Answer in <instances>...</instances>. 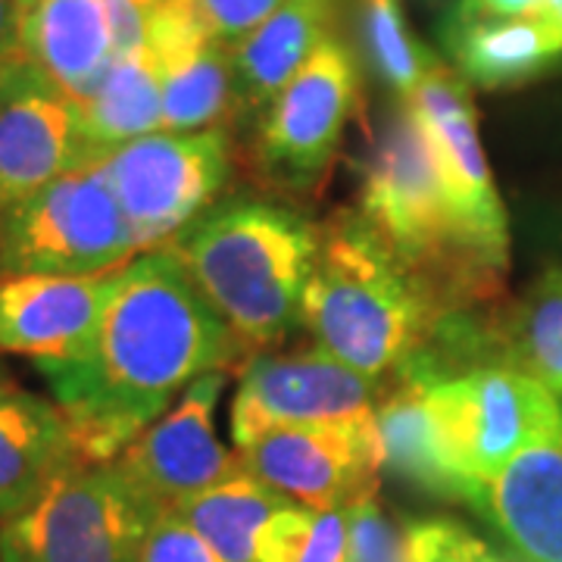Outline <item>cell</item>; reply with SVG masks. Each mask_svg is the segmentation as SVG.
I'll use <instances>...</instances> for the list:
<instances>
[{
	"mask_svg": "<svg viewBox=\"0 0 562 562\" xmlns=\"http://www.w3.org/2000/svg\"><path fill=\"white\" fill-rule=\"evenodd\" d=\"M384 384L335 360L322 347L254 353L241 362V382L232 401V441L241 450L269 428L357 416L379 403Z\"/></svg>",
	"mask_w": 562,
	"mask_h": 562,
	"instance_id": "obj_12",
	"label": "cell"
},
{
	"mask_svg": "<svg viewBox=\"0 0 562 562\" xmlns=\"http://www.w3.org/2000/svg\"><path fill=\"white\" fill-rule=\"evenodd\" d=\"M294 562H347V509H316Z\"/></svg>",
	"mask_w": 562,
	"mask_h": 562,
	"instance_id": "obj_30",
	"label": "cell"
},
{
	"mask_svg": "<svg viewBox=\"0 0 562 562\" xmlns=\"http://www.w3.org/2000/svg\"><path fill=\"white\" fill-rule=\"evenodd\" d=\"M375 425L382 438L384 472L438 501L469 503L475 509L479 491L462 479L447 453L428 379L397 375L384 384L375 403Z\"/></svg>",
	"mask_w": 562,
	"mask_h": 562,
	"instance_id": "obj_20",
	"label": "cell"
},
{
	"mask_svg": "<svg viewBox=\"0 0 562 562\" xmlns=\"http://www.w3.org/2000/svg\"><path fill=\"white\" fill-rule=\"evenodd\" d=\"M291 497L260 482L244 465L238 475L203 491L191 501L172 506L203 541L216 550L222 562H257V538Z\"/></svg>",
	"mask_w": 562,
	"mask_h": 562,
	"instance_id": "obj_24",
	"label": "cell"
},
{
	"mask_svg": "<svg viewBox=\"0 0 562 562\" xmlns=\"http://www.w3.org/2000/svg\"><path fill=\"white\" fill-rule=\"evenodd\" d=\"M460 7L484 16H528L547 13V0H460Z\"/></svg>",
	"mask_w": 562,
	"mask_h": 562,
	"instance_id": "obj_32",
	"label": "cell"
},
{
	"mask_svg": "<svg viewBox=\"0 0 562 562\" xmlns=\"http://www.w3.org/2000/svg\"><path fill=\"white\" fill-rule=\"evenodd\" d=\"M128 3H132V7H138L140 13H150V10H157V7H160L162 0H128Z\"/></svg>",
	"mask_w": 562,
	"mask_h": 562,
	"instance_id": "obj_33",
	"label": "cell"
},
{
	"mask_svg": "<svg viewBox=\"0 0 562 562\" xmlns=\"http://www.w3.org/2000/svg\"><path fill=\"white\" fill-rule=\"evenodd\" d=\"M357 213L453 313L475 310L501 291L506 272L469 235L443 184L431 135L409 103L384 122L366 160Z\"/></svg>",
	"mask_w": 562,
	"mask_h": 562,
	"instance_id": "obj_4",
	"label": "cell"
},
{
	"mask_svg": "<svg viewBox=\"0 0 562 562\" xmlns=\"http://www.w3.org/2000/svg\"><path fill=\"white\" fill-rule=\"evenodd\" d=\"M362 29L382 79L401 94L403 103L413 101L435 57L413 38L401 0H362Z\"/></svg>",
	"mask_w": 562,
	"mask_h": 562,
	"instance_id": "obj_26",
	"label": "cell"
},
{
	"mask_svg": "<svg viewBox=\"0 0 562 562\" xmlns=\"http://www.w3.org/2000/svg\"><path fill=\"white\" fill-rule=\"evenodd\" d=\"M443 47L462 79L484 91L538 79L562 60V22L553 13L484 16L457 3Z\"/></svg>",
	"mask_w": 562,
	"mask_h": 562,
	"instance_id": "obj_18",
	"label": "cell"
},
{
	"mask_svg": "<svg viewBox=\"0 0 562 562\" xmlns=\"http://www.w3.org/2000/svg\"><path fill=\"white\" fill-rule=\"evenodd\" d=\"M138 562H222L216 550L203 541L176 509H162L147 541L140 547Z\"/></svg>",
	"mask_w": 562,
	"mask_h": 562,
	"instance_id": "obj_28",
	"label": "cell"
},
{
	"mask_svg": "<svg viewBox=\"0 0 562 562\" xmlns=\"http://www.w3.org/2000/svg\"><path fill=\"white\" fill-rule=\"evenodd\" d=\"M357 103V57L344 41L328 38L260 113L254 135L257 176L269 188L294 194L319 188Z\"/></svg>",
	"mask_w": 562,
	"mask_h": 562,
	"instance_id": "obj_8",
	"label": "cell"
},
{
	"mask_svg": "<svg viewBox=\"0 0 562 562\" xmlns=\"http://www.w3.org/2000/svg\"><path fill=\"white\" fill-rule=\"evenodd\" d=\"M122 269L101 276H0V350L35 362L81 357L98 335Z\"/></svg>",
	"mask_w": 562,
	"mask_h": 562,
	"instance_id": "obj_16",
	"label": "cell"
},
{
	"mask_svg": "<svg viewBox=\"0 0 562 562\" xmlns=\"http://www.w3.org/2000/svg\"><path fill=\"white\" fill-rule=\"evenodd\" d=\"M487 553H491V550H487ZM475 562H479V560H475Z\"/></svg>",
	"mask_w": 562,
	"mask_h": 562,
	"instance_id": "obj_37",
	"label": "cell"
},
{
	"mask_svg": "<svg viewBox=\"0 0 562 562\" xmlns=\"http://www.w3.org/2000/svg\"><path fill=\"white\" fill-rule=\"evenodd\" d=\"M0 276H3V272H0Z\"/></svg>",
	"mask_w": 562,
	"mask_h": 562,
	"instance_id": "obj_39",
	"label": "cell"
},
{
	"mask_svg": "<svg viewBox=\"0 0 562 562\" xmlns=\"http://www.w3.org/2000/svg\"><path fill=\"white\" fill-rule=\"evenodd\" d=\"M79 462L57 403L0 379V525Z\"/></svg>",
	"mask_w": 562,
	"mask_h": 562,
	"instance_id": "obj_19",
	"label": "cell"
},
{
	"mask_svg": "<svg viewBox=\"0 0 562 562\" xmlns=\"http://www.w3.org/2000/svg\"><path fill=\"white\" fill-rule=\"evenodd\" d=\"M431 406L443 443L465 482L479 491L535 438L562 428V406L541 382L491 362L431 382ZM475 501V506H479Z\"/></svg>",
	"mask_w": 562,
	"mask_h": 562,
	"instance_id": "obj_9",
	"label": "cell"
},
{
	"mask_svg": "<svg viewBox=\"0 0 562 562\" xmlns=\"http://www.w3.org/2000/svg\"><path fill=\"white\" fill-rule=\"evenodd\" d=\"M138 254L101 157L0 213L3 276H101Z\"/></svg>",
	"mask_w": 562,
	"mask_h": 562,
	"instance_id": "obj_6",
	"label": "cell"
},
{
	"mask_svg": "<svg viewBox=\"0 0 562 562\" xmlns=\"http://www.w3.org/2000/svg\"><path fill=\"white\" fill-rule=\"evenodd\" d=\"M319 244L322 225L294 206L232 198L213 203L162 250L247 347H269L303 325Z\"/></svg>",
	"mask_w": 562,
	"mask_h": 562,
	"instance_id": "obj_3",
	"label": "cell"
},
{
	"mask_svg": "<svg viewBox=\"0 0 562 562\" xmlns=\"http://www.w3.org/2000/svg\"><path fill=\"white\" fill-rule=\"evenodd\" d=\"M431 135V147L441 166L450 201L465 222L469 235L497 269H509V222L501 194L491 179L484 157L479 110L472 101L469 81L453 66L438 57L428 66L413 101H406Z\"/></svg>",
	"mask_w": 562,
	"mask_h": 562,
	"instance_id": "obj_14",
	"label": "cell"
},
{
	"mask_svg": "<svg viewBox=\"0 0 562 562\" xmlns=\"http://www.w3.org/2000/svg\"><path fill=\"white\" fill-rule=\"evenodd\" d=\"M479 562H506V560H501V557H494V553H487V557H482V560Z\"/></svg>",
	"mask_w": 562,
	"mask_h": 562,
	"instance_id": "obj_36",
	"label": "cell"
},
{
	"mask_svg": "<svg viewBox=\"0 0 562 562\" xmlns=\"http://www.w3.org/2000/svg\"><path fill=\"white\" fill-rule=\"evenodd\" d=\"M247 350L181 262L147 250L122 269L88 350L35 366L79 460L98 465L120 460L194 379L241 366Z\"/></svg>",
	"mask_w": 562,
	"mask_h": 562,
	"instance_id": "obj_1",
	"label": "cell"
},
{
	"mask_svg": "<svg viewBox=\"0 0 562 562\" xmlns=\"http://www.w3.org/2000/svg\"><path fill=\"white\" fill-rule=\"evenodd\" d=\"M284 0H194L201 20L213 32V38L235 47L257 25L269 20Z\"/></svg>",
	"mask_w": 562,
	"mask_h": 562,
	"instance_id": "obj_29",
	"label": "cell"
},
{
	"mask_svg": "<svg viewBox=\"0 0 562 562\" xmlns=\"http://www.w3.org/2000/svg\"><path fill=\"white\" fill-rule=\"evenodd\" d=\"M35 3H41V0H20V7H22V10H32V7H35Z\"/></svg>",
	"mask_w": 562,
	"mask_h": 562,
	"instance_id": "obj_35",
	"label": "cell"
},
{
	"mask_svg": "<svg viewBox=\"0 0 562 562\" xmlns=\"http://www.w3.org/2000/svg\"><path fill=\"white\" fill-rule=\"evenodd\" d=\"M487 322L494 360L562 397V269H543L519 301Z\"/></svg>",
	"mask_w": 562,
	"mask_h": 562,
	"instance_id": "obj_23",
	"label": "cell"
},
{
	"mask_svg": "<svg viewBox=\"0 0 562 562\" xmlns=\"http://www.w3.org/2000/svg\"><path fill=\"white\" fill-rule=\"evenodd\" d=\"M85 122L98 150L162 132V85L157 60L147 47L120 54L98 91L81 103Z\"/></svg>",
	"mask_w": 562,
	"mask_h": 562,
	"instance_id": "obj_25",
	"label": "cell"
},
{
	"mask_svg": "<svg viewBox=\"0 0 562 562\" xmlns=\"http://www.w3.org/2000/svg\"><path fill=\"white\" fill-rule=\"evenodd\" d=\"M347 562H406V535L379 497L347 509Z\"/></svg>",
	"mask_w": 562,
	"mask_h": 562,
	"instance_id": "obj_27",
	"label": "cell"
},
{
	"mask_svg": "<svg viewBox=\"0 0 562 562\" xmlns=\"http://www.w3.org/2000/svg\"><path fill=\"white\" fill-rule=\"evenodd\" d=\"M450 316L453 310L375 238L357 210H338L322 225L303 328L325 353L391 382L428 350Z\"/></svg>",
	"mask_w": 562,
	"mask_h": 562,
	"instance_id": "obj_2",
	"label": "cell"
},
{
	"mask_svg": "<svg viewBox=\"0 0 562 562\" xmlns=\"http://www.w3.org/2000/svg\"><path fill=\"white\" fill-rule=\"evenodd\" d=\"M475 513L525 562H562V428L547 431L484 484Z\"/></svg>",
	"mask_w": 562,
	"mask_h": 562,
	"instance_id": "obj_17",
	"label": "cell"
},
{
	"mask_svg": "<svg viewBox=\"0 0 562 562\" xmlns=\"http://www.w3.org/2000/svg\"><path fill=\"white\" fill-rule=\"evenodd\" d=\"M225 382L228 372L194 379L160 419L147 425L120 460H113L162 509L191 501L244 469L241 457L232 453L216 431V406Z\"/></svg>",
	"mask_w": 562,
	"mask_h": 562,
	"instance_id": "obj_13",
	"label": "cell"
},
{
	"mask_svg": "<svg viewBox=\"0 0 562 562\" xmlns=\"http://www.w3.org/2000/svg\"><path fill=\"white\" fill-rule=\"evenodd\" d=\"M338 0H284L269 20L235 44L238 113H262L328 38Z\"/></svg>",
	"mask_w": 562,
	"mask_h": 562,
	"instance_id": "obj_22",
	"label": "cell"
},
{
	"mask_svg": "<svg viewBox=\"0 0 562 562\" xmlns=\"http://www.w3.org/2000/svg\"><path fill=\"white\" fill-rule=\"evenodd\" d=\"M547 13H553L562 22V0H547Z\"/></svg>",
	"mask_w": 562,
	"mask_h": 562,
	"instance_id": "obj_34",
	"label": "cell"
},
{
	"mask_svg": "<svg viewBox=\"0 0 562 562\" xmlns=\"http://www.w3.org/2000/svg\"><path fill=\"white\" fill-rule=\"evenodd\" d=\"M140 254L162 250L203 216L232 179L225 128L154 132L101 154Z\"/></svg>",
	"mask_w": 562,
	"mask_h": 562,
	"instance_id": "obj_7",
	"label": "cell"
},
{
	"mask_svg": "<svg viewBox=\"0 0 562 562\" xmlns=\"http://www.w3.org/2000/svg\"><path fill=\"white\" fill-rule=\"evenodd\" d=\"M22 16L20 0H0V66L22 54Z\"/></svg>",
	"mask_w": 562,
	"mask_h": 562,
	"instance_id": "obj_31",
	"label": "cell"
},
{
	"mask_svg": "<svg viewBox=\"0 0 562 562\" xmlns=\"http://www.w3.org/2000/svg\"><path fill=\"white\" fill-rule=\"evenodd\" d=\"M160 513L116 462H79L0 525V562H138Z\"/></svg>",
	"mask_w": 562,
	"mask_h": 562,
	"instance_id": "obj_5",
	"label": "cell"
},
{
	"mask_svg": "<svg viewBox=\"0 0 562 562\" xmlns=\"http://www.w3.org/2000/svg\"><path fill=\"white\" fill-rule=\"evenodd\" d=\"M238 457L250 475L310 509H350L379 497L384 472L375 406L347 419L269 428Z\"/></svg>",
	"mask_w": 562,
	"mask_h": 562,
	"instance_id": "obj_10",
	"label": "cell"
},
{
	"mask_svg": "<svg viewBox=\"0 0 562 562\" xmlns=\"http://www.w3.org/2000/svg\"><path fill=\"white\" fill-rule=\"evenodd\" d=\"M98 157L76 98L22 54L0 66V213Z\"/></svg>",
	"mask_w": 562,
	"mask_h": 562,
	"instance_id": "obj_11",
	"label": "cell"
},
{
	"mask_svg": "<svg viewBox=\"0 0 562 562\" xmlns=\"http://www.w3.org/2000/svg\"><path fill=\"white\" fill-rule=\"evenodd\" d=\"M22 57L85 103L116 60L110 0H41L22 16Z\"/></svg>",
	"mask_w": 562,
	"mask_h": 562,
	"instance_id": "obj_21",
	"label": "cell"
},
{
	"mask_svg": "<svg viewBox=\"0 0 562 562\" xmlns=\"http://www.w3.org/2000/svg\"><path fill=\"white\" fill-rule=\"evenodd\" d=\"M560 406H562V401H560Z\"/></svg>",
	"mask_w": 562,
	"mask_h": 562,
	"instance_id": "obj_38",
	"label": "cell"
},
{
	"mask_svg": "<svg viewBox=\"0 0 562 562\" xmlns=\"http://www.w3.org/2000/svg\"><path fill=\"white\" fill-rule=\"evenodd\" d=\"M147 50L162 85V132H206L238 116L235 47L213 38L194 0L147 13Z\"/></svg>",
	"mask_w": 562,
	"mask_h": 562,
	"instance_id": "obj_15",
	"label": "cell"
}]
</instances>
